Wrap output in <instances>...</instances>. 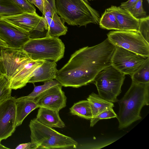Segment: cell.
<instances>
[{
    "instance_id": "2e32d148",
    "label": "cell",
    "mask_w": 149,
    "mask_h": 149,
    "mask_svg": "<svg viewBox=\"0 0 149 149\" xmlns=\"http://www.w3.org/2000/svg\"><path fill=\"white\" fill-rule=\"evenodd\" d=\"M44 61L32 59L27 63L22 70L9 81L11 89L16 90L25 86L31 78L33 72Z\"/></svg>"
},
{
    "instance_id": "4dcf8cb0",
    "label": "cell",
    "mask_w": 149,
    "mask_h": 149,
    "mask_svg": "<svg viewBox=\"0 0 149 149\" xmlns=\"http://www.w3.org/2000/svg\"><path fill=\"white\" fill-rule=\"evenodd\" d=\"M19 6L24 12L35 13L36 9L33 4L28 0H13Z\"/></svg>"
},
{
    "instance_id": "f35d334b",
    "label": "cell",
    "mask_w": 149,
    "mask_h": 149,
    "mask_svg": "<svg viewBox=\"0 0 149 149\" xmlns=\"http://www.w3.org/2000/svg\"><path fill=\"white\" fill-rule=\"evenodd\" d=\"M83 0L85 2H86L89 3L88 1V0Z\"/></svg>"
},
{
    "instance_id": "8fae6325",
    "label": "cell",
    "mask_w": 149,
    "mask_h": 149,
    "mask_svg": "<svg viewBox=\"0 0 149 149\" xmlns=\"http://www.w3.org/2000/svg\"><path fill=\"white\" fill-rule=\"evenodd\" d=\"M16 101V97L11 96L0 103V142L15 130Z\"/></svg>"
},
{
    "instance_id": "ba28073f",
    "label": "cell",
    "mask_w": 149,
    "mask_h": 149,
    "mask_svg": "<svg viewBox=\"0 0 149 149\" xmlns=\"http://www.w3.org/2000/svg\"><path fill=\"white\" fill-rule=\"evenodd\" d=\"M16 26L29 32L30 38H37L46 36L48 28L44 16L37 13L23 12L15 15L0 17Z\"/></svg>"
},
{
    "instance_id": "d4e9b609",
    "label": "cell",
    "mask_w": 149,
    "mask_h": 149,
    "mask_svg": "<svg viewBox=\"0 0 149 149\" xmlns=\"http://www.w3.org/2000/svg\"><path fill=\"white\" fill-rule=\"evenodd\" d=\"M12 89L9 80L4 74L0 77V103L10 97Z\"/></svg>"
},
{
    "instance_id": "30bf717a",
    "label": "cell",
    "mask_w": 149,
    "mask_h": 149,
    "mask_svg": "<svg viewBox=\"0 0 149 149\" xmlns=\"http://www.w3.org/2000/svg\"><path fill=\"white\" fill-rule=\"evenodd\" d=\"M147 58L122 47H115L112 57L111 65L125 75L131 76Z\"/></svg>"
},
{
    "instance_id": "f1b7e54d",
    "label": "cell",
    "mask_w": 149,
    "mask_h": 149,
    "mask_svg": "<svg viewBox=\"0 0 149 149\" xmlns=\"http://www.w3.org/2000/svg\"><path fill=\"white\" fill-rule=\"evenodd\" d=\"M138 31L149 43V16L139 19Z\"/></svg>"
},
{
    "instance_id": "5b68a950",
    "label": "cell",
    "mask_w": 149,
    "mask_h": 149,
    "mask_svg": "<svg viewBox=\"0 0 149 149\" xmlns=\"http://www.w3.org/2000/svg\"><path fill=\"white\" fill-rule=\"evenodd\" d=\"M33 60L57 62L63 57L65 47L58 37L47 36L30 38L22 48Z\"/></svg>"
},
{
    "instance_id": "6da1fadb",
    "label": "cell",
    "mask_w": 149,
    "mask_h": 149,
    "mask_svg": "<svg viewBox=\"0 0 149 149\" xmlns=\"http://www.w3.org/2000/svg\"><path fill=\"white\" fill-rule=\"evenodd\" d=\"M115 48L107 38L97 45L79 49L58 70L55 79L62 86L75 88L93 82L100 71L111 65Z\"/></svg>"
},
{
    "instance_id": "d590c367",
    "label": "cell",
    "mask_w": 149,
    "mask_h": 149,
    "mask_svg": "<svg viewBox=\"0 0 149 149\" xmlns=\"http://www.w3.org/2000/svg\"><path fill=\"white\" fill-rule=\"evenodd\" d=\"M0 149H9V148H8L1 144L0 142Z\"/></svg>"
},
{
    "instance_id": "484cf974",
    "label": "cell",
    "mask_w": 149,
    "mask_h": 149,
    "mask_svg": "<svg viewBox=\"0 0 149 149\" xmlns=\"http://www.w3.org/2000/svg\"><path fill=\"white\" fill-rule=\"evenodd\" d=\"M60 84L56 79L45 82L42 85L35 86L33 91L26 96L34 99L39 95L49 88Z\"/></svg>"
},
{
    "instance_id": "44dd1931",
    "label": "cell",
    "mask_w": 149,
    "mask_h": 149,
    "mask_svg": "<svg viewBox=\"0 0 149 149\" xmlns=\"http://www.w3.org/2000/svg\"><path fill=\"white\" fill-rule=\"evenodd\" d=\"M70 110L72 115L90 120L92 118L91 108L87 100L80 101L74 103Z\"/></svg>"
},
{
    "instance_id": "60d3db41",
    "label": "cell",
    "mask_w": 149,
    "mask_h": 149,
    "mask_svg": "<svg viewBox=\"0 0 149 149\" xmlns=\"http://www.w3.org/2000/svg\"><path fill=\"white\" fill-rule=\"evenodd\" d=\"M89 0V1H91V0L93 1V0Z\"/></svg>"
},
{
    "instance_id": "9c48e42d",
    "label": "cell",
    "mask_w": 149,
    "mask_h": 149,
    "mask_svg": "<svg viewBox=\"0 0 149 149\" xmlns=\"http://www.w3.org/2000/svg\"><path fill=\"white\" fill-rule=\"evenodd\" d=\"M32 59L22 48L0 49V70L10 81Z\"/></svg>"
},
{
    "instance_id": "7a4b0ae2",
    "label": "cell",
    "mask_w": 149,
    "mask_h": 149,
    "mask_svg": "<svg viewBox=\"0 0 149 149\" xmlns=\"http://www.w3.org/2000/svg\"><path fill=\"white\" fill-rule=\"evenodd\" d=\"M118 102L119 110L116 118L118 128L121 130L141 119L140 113L142 108L149 104V83L132 82L128 90Z\"/></svg>"
},
{
    "instance_id": "d6a6232c",
    "label": "cell",
    "mask_w": 149,
    "mask_h": 149,
    "mask_svg": "<svg viewBox=\"0 0 149 149\" xmlns=\"http://www.w3.org/2000/svg\"><path fill=\"white\" fill-rule=\"evenodd\" d=\"M35 149V144L31 142L20 144L15 148V149Z\"/></svg>"
},
{
    "instance_id": "d6986e66",
    "label": "cell",
    "mask_w": 149,
    "mask_h": 149,
    "mask_svg": "<svg viewBox=\"0 0 149 149\" xmlns=\"http://www.w3.org/2000/svg\"><path fill=\"white\" fill-rule=\"evenodd\" d=\"M48 25V30L46 36L59 37L65 35L68 28L64 25L60 17L55 12L52 18H45Z\"/></svg>"
},
{
    "instance_id": "7402d4cb",
    "label": "cell",
    "mask_w": 149,
    "mask_h": 149,
    "mask_svg": "<svg viewBox=\"0 0 149 149\" xmlns=\"http://www.w3.org/2000/svg\"><path fill=\"white\" fill-rule=\"evenodd\" d=\"M23 12L13 0H0V17L10 16Z\"/></svg>"
},
{
    "instance_id": "603a6c76",
    "label": "cell",
    "mask_w": 149,
    "mask_h": 149,
    "mask_svg": "<svg viewBox=\"0 0 149 149\" xmlns=\"http://www.w3.org/2000/svg\"><path fill=\"white\" fill-rule=\"evenodd\" d=\"M131 76L132 82L135 83H149V57Z\"/></svg>"
},
{
    "instance_id": "836d02e7",
    "label": "cell",
    "mask_w": 149,
    "mask_h": 149,
    "mask_svg": "<svg viewBox=\"0 0 149 149\" xmlns=\"http://www.w3.org/2000/svg\"><path fill=\"white\" fill-rule=\"evenodd\" d=\"M34 4L43 13L44 10V0H33Z\"/></svg>"
},
{
    "instance_id": "5bb4252c",
    "label": "cell",
    "mask_w": 149,
    "mask_h": 149,
    "mask_svg": "<svg viewBox=\"0 0 149 149\" xmlns=\"http://www.w3.org/2000/svg\"><path fill=\"white\" fill-rule=\"evenodd\" d=\"M107 9L115 16L118 30L138 31L139 20L134 17L128 10L115 6Z\"/></svg>"
},
{
    "instance_id": "7c38bea8",
    "label": "cell",
    "mask_w": 149,
    "mask_h": 149,
    "mask_svg": "<svg viewBox=\"0 0 149 149\" xmlns=\"http://www.w3.org/2000/svg\"><path fill=\"white\" fill-rule=\"evenodd\" d=\"M30 39L29 32L0 19V39L8 48H22Z\"/></svg>"
},
{
    "instance_id": "9a60e30c",
    "label": "cell",
    "mask_w": 149,
    "mask_h": 149,
    "mask_svg": "<svg viewBox=\"0 0 149 149\" xmlns=\"http://www.w3.org/2000/svg\"><path fill=\"white\" fill-rule=\"evenodd\" d=\"M56 66V62L54 61L44 60L43 63L33 72L28 83L45 82L55 79L58 70Z\"/></svg>"
},
{
    "instance_id": "ffe728a7",
    "label": "cell",
    "mask_w": 149,
    "mask_h": 149,
    "mask_svg": "<svg viewBox=\"0 0 149 149\" xmlns=\"http://www.w3.org/2000/svg\"><path fill=\"white\" fill-rule=\"evenodd\" d=\"M87 100L91 108L92 115V119L104 111L114 107L113 103L103 99L94 93L90 94Z\"/></svg>"
},
{
    "instance_id": "cb8c5ba5",
    "label": "cell",
    "mask_w": 149,
    "mask_h": 149,
    "mask_svg": "<svg viewBox=\"0 0 149 149\" xmlns=\"http://www.w3.org/2000/svg\"><path fill=\"white\" fill-rule=\"evenodd\" d=\"M99 24L102 29L108 30H118V23L115 16L110 10L106 9L100 17Z\"/></svg>"
},
{
    "instance_id": "52a82bcc",
    "label": "cell",
    "mask_w": 149,
    "mask_h": 149,
    "mask_svg": "<svg viewBox=\"0 0 149 149\" xmlns=\"http://www.w3.org/2000/svg\"><path fill=\"white\" fill-rule=\"evenodd\" d=\"M107 39L115 47L126 49L141 56L149 57V43L138 31L115 30L107 34Z\"/></svg>"
},
{
    "instance_id": "3957f363",
    "label": "cell",
    "mask_w": 149,
    "mask_h": 149,
    "mask_svg": "<svg viewBox=\"0 0 149 149\" xmlns=\"http://www.w3.org/2000/svg\"><path fill=\"white\" fill-rule=\"evenodd\" d=\"M55 2L56 12L64 24L79 26L99 24V13L83 0H55Z\"/></svg>"
},
{
    "instance_id": "83f0119b",
    "label": "cell",
    "mask_w": 149,
    "mask_h": 149,
    "mask_svg": "<svg viewBox=\"0 0 149 149\" xmlns=\"http://www.w3.org/2000/svg\"><path fill=\"white\" fill-rule=\"evenodd\" d=\"M143 0H139L131 8L128 10L132 15L139 19L147 16L146 12L143 6Z\"/></svg>"
},
{
    "instance_id": "ac0fdd59",
    "label": "cell",
    "mask_w": 149,
    "mask_h": 149,
    "mask_svg": "<svg viewBox=\"0 0 149 149\" xmlns=\"http://www.w3.org/2000/svg\"><path fill=\"white\" fill-rule=\"evenodd\" d=\"M59 111L43 107L38 110L36 119L42 124L50 127L63 128L65 125L61 118Z\"/></svg>"
},
{
    "instance_id": "8992f818",
    "label": "cell",
    "mask_w": 149,
    "mask_h": 149,
    "mask_svg": "<svg viewBox=\"0 0 149 149\" xmlns=\"http://www.w3.org/2000/svg\"><path fill=\"white\" fill-rule=\"evenodd\" d=\"M125 75L111 65L102 70L93 81L99 95L110 102H118L117 97L121 92Z\"/></svg>"
},
{
    "instance_id": "e575fe53",
    "label": "cell",
    "mask_w": 149,
    "mask_h": 149,
    "mask_svg": "<svg viewBox=\"0 0 149 149\" xmlns=\"http://www.w3.org/2000/svg\"><path fill=\"white\" fill-rule=\"evenodd\" d=\"M8 47V45L5 42L0 39V49Z\"/></svg>"
},
{
    "instance_id": "8d00e7d4",
    "label": "cell",
    "mask_w": 149,
    "mask_h": 149,
    "mask_svg": "<svg viewBox=\"0 0 149 149\" xmlns=\"http://www.w3.org/2000/svg\"><path fill=\"white\" fill-rule=\"evenodd\" d=\"M30 3H32V4H33V0H28Z\"/></svg>"
},
{
    "instance_id": "4316f807",
    "label": "cell",
    "mask_w": 149,
    "mask_h": 149,
    "mask_svg": "<svg viewBox=\"0 0 149 149\" xmlns=\"http://www.w3.org/2000/svg\"><path fill=\"white\" fill-rule=\"evenodd\" d=\"M117 116L113 108H109L102 112L95 118L90 120V126L93 127L99 120L116 118Z\"/></svg>"
},
{
    "instance_id": "e0dca14e",
    "label": "cell",
    "mask_w": 149,
    "mask_h": 149,
    "mask_svg": "<svg viewBox=\"0 0 149 149\" xmlns=\"http://www.w3.org/2000/svg\"><path fill=\"white\" fill-rule=\"evenodd\" d=\"M16 127L21 125L32 111L39 108L34 99L26 96L16 98Z\"/></svg>"
},
{
    "instance_id": "4fadbf2b",
    "label": "cell",
    "mask_w": 149,
    "mask_h": 149,
    "mask_svg": "<svg viewBox=\"0 0 149 149\" xmlns=\"http://www.w3.org/2000/svg\"><path fill=\"white\" fill-rule=\"evenodd\" d=\"M59 84L44 91L35 99L39 107L59 111L66 106L67 97Z\"/></svg>"
},
{
    "instance_id": "1f68e13d",
    "label": "cell",
    "mask_w": 149,
    "mask_h": 149,
    "mask_svg": "<svg viewBox=\"0 0 149 149\" xmlns=\"http://www.w3.org/2000/svg\"><path fill=\"white\" fill-rule=\"evenodd\" d=\"M139 0H128L121 3L120 6L121 8L128 10L132 7Z\"/></svg>"
},
{
    "instance_id": "ab89813d",
    "label": "cell",
    "mask_w": 149,
    "mask_h": 149,
    "mask_svg": "<svg viewBox=\"0 0 149 149\" xmlns=\"http://www.w3.org/2000/svg\"><path fill=\"white\" fill-rule=\"evenodd\" d=\"M146 0L147 1L148 3H149V0Z\"/></svg>"
},
{
    "instance_id": "277c9868",
    "label": "cell",
    "mask_w": 149,
    "mask_h": 149,
    "mask_svg": "<svg viewBox=\"0 0 149 149\" xmlns=\"http://www.w3.org/2000/svg\"><path fill=\"white\" fill-rule=\"evenodd\" d=\"M29 127L35 149L75 148L77 146V142L73 138L42 124L36 118L31 120Z\"/></svg>"
},
{
    "instance_id": "74e56055",
    "label": "cell",
    "mask_w": 149,
    "mask_h": 149,
    "mask_svg": "<svg viewBox=\"0 0 149 149\" xmlns=\"http://www.w3.org/2000/svg\"><path fill=\"white\" fill-rule=\"evenodd\" d=\"M3 74L1 72V71L0 70V77L3 75Z\"/></svg>"
},
{
    "instance_id": "f546056e",
    "label": "cell",
    "mask_w": 149,
    "mask_h": 149,
    "mask_svg": "<svg viewBox=\"0 0 149 149\" xmlns=\"http://www.w3.org/2000/svg\"><path fill=\"white\" fill-rule=\"evenodd\" d=\"M55 12V0H44V10L42 14L44 18H52Z\"/></svg>"
}]
</instances>
